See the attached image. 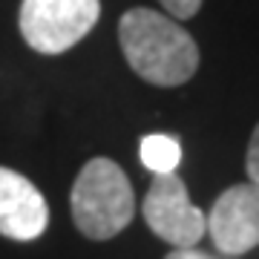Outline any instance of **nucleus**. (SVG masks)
Wrapping results in <instances>:
<instances>
[{
    "instance_id": "f257e3e1",
    "label": "nucleus",
    "mask_w": 259,
    "mask_h": 259,
    "mask_svg": "<svg viewBox=\"0 0 259 259\" xmlns=\"http://www.w3.org/2000/svg\"><path fill=\"white\" fill-rule=\"evenodd\" d=\"M118 44L130 69L153 87H182L199 69V47L190 32L147 6L121 15Z\"/></svg>"
},
{
    "instance_id": "f03ea898",
    "label": "nucleus",
    "mask_w": 259,
    "mask_h": 259,
    "mask_svg": "<svg viewBox=\"0 0 259 259\" xmlns=\"http://www.w3.org/2000/svg\"><path fill=\"white\" fill-rule=\"evenodd\" d=\"M72 219L78 231L93 242H107L118 236L136 213L133 185L127 173L112 158H90L72 185Z\"/></svg>"
},
{
    "instance_id": "7ed1b4c3",
    "label": "nucleus",
    "mask_w": 259,
    "mask_h": 259,
    "mask_svg": "<svg viewBox=\"0 0 259 259\" xmlns=\"http://www.w3.org/2000/svg\"><path fill=\"white\" fill-rule=\"evenodd\" d=\"M101 18V0H23L20 35L40 55H61L93 32Z\"/></svg>"
},
{
    "instance_id": "20e7f679",
    "label": "nucleus",
    "mask_w": 259,
    "mask_h": 259,
    "mask_svg": "<svg viewBox=\"0 0 259 259\" xmlns=\"http://www.w3.org/2000/svg\"><path fill=\"white\" fill-rule=\"evenodd\" d=\"M144 222L158 239L176 248H193L207 233V216L187 199L185 182L173 173H156L141 202Z\"/></svg>"
},
{
    "instance_id": "39448f33",
    "label": "nucleus",
    "mask_w": 259,
    "mask_h": 259,
    "mask_svg": "<svg viewBox=\"0 0 259 259\" xmlns=\"http://www.w3.org/2000/svg\"><path fill=\"white\" fill-rule=\"evenodd\" d=\"M207 233L213 245L228 253L242 256L259 245V185H233L228 187L207 216Z\"/></svg>"
},
{
    "instance_id": "423d86ee",
    "label": "nucleus",
    "mask_w": 259,
    "mask_h": 259,
    "mask_svg": "<svg viewBox=\"0 0 259 259\" xmlns=\"http://www.w3.org/2000/svg\"><path fill=\"white\" fill-rule=\"evenodd\" d=\"M49 207L44 193L23 173L0 167V236L32 242L47 231Z\"/></svg>"
},
{
    "instance_id": "0eeeda50",
    "label": "nucleus",
    "mask_w": 259,
    "mask_h": 259,
    "mask_svg": "<svg viewBox=\"0 0 259 259\" xmlns=\"http://www.w3.org/2000/svg\"><path fill=\"white\" fill-rule=\"evenodd\" d=\"M182 161V147L173 136L156 133L141 139V164L150 167L153 173H173Z\"/></svg>"
},
{
    "instance_id": "6e6552de",
    "label": "nucleus",
    "mask_w": 259,
    "mask_h": 259,
    "mask_svg": "<svg viewBox=\"0 0 259 259\" xmlns=\"http://www.w3.org/2000/svg\"><path fill=\"white\" fill-rule=\"evenodd\" d=\"M158 3L164 6L173 20H190L202 9V0H158Z\"/></svg>"
},
{
    "instance_id": "1a4fd4ad",
    "label": "nucleus",
    "mask_w": 259,
    "mask_h": 259,
    "mask_svg": "<svg viewBox=\"0 0 259 259\" xmlns=\"http://www.w3.org/2000/svg\"><path fill=\"white\" fill-rule=\"evenodd\" d=\"M245 170H248L250 182H253V185H259V124L253 127V136H250L248 156H245Z\"/></svg>"
},
{
    "instance_id": "9d476101",
    "label": "nucleus",
    "mask_w": 259,
    "mask_h": 259,
    "mask_svg": "<svg viewBox=\"0 0 259 259\" xmlns=\"http://www.w3.org/2000/svg\"><path fill=\"white\" fill-rule=\"evenodd\" d=\"M164 259H210V256H204V253H199L193 248H176L173 253H167Z\"/></svg>"
}]
</instances>
